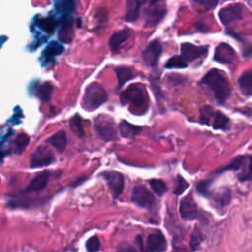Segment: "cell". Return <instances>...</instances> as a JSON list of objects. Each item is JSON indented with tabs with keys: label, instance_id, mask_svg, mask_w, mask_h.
Wrapping results in <instances>:
<instances>
[{
	"label": "cell",
	"instance_id": "obj_33",
	"mask_svg": "<svg viewBox=\"0 0 252 252\" xmlns=\"http://www.w3.org/2000/svg\"><path fill=\"white\" fill-rule=\"evenodd\" d=\"M189 184L188 182L180 175L177 176L176 181H175V186H174V194L175 195H181L187 188Z\"/></svg>",
	"mask_w": 252,
	"mask_h": 252
},
{
	"label": "cell",
	"instance_id": "obj_31",
	"mask_svg": "<svg viewBox=\"0 0 252 252\" xmlns=\"http://www.w3.org/2000/svg\"><path fill=\"white\" fill-rule=\"evenodd\" d=\"M53 86L50 83H43L39 87L38 95L42 100H48L50 98V94H52Z\"/></svg>",
	"mask_w": 252,
	"mask_h": 252
},
{
	"label": "cell",
	"instance_id": "obj_35",
	"mask_svg": "<svg viewBox=\"0 0 252 252\" xmlns=\"http://www.w3.org/2000/svg\"><path fill=\"white\" fill-rule=\"evenodd\" d=\"M86 247H87V250L89 252H96V251H98V249L100 247L99 239L96 236H92L91 238L88 239V241L86 243Z\"/></svg>",
	"mask_w": 252,
	"mask_h": 252
},
{
	"label": "cell",
	"instance_id": "obj_17",
	"mask_svg": "<svg viewBox=\"0 0 252 252\" xmlns=\"http://www.w3.org/2000/svg\"><path fill=\"white\" fill-rule=\"evenodd\" d=\"M130 34H131V31H129L128 29L121 30V31H118V32H115L114 33H112L109 38L110 48L113 51H117L118 48L120 47V45L122 43H124L130 37Z\"/></svg>",
	"mask_w": 252,
	"mask_h": 252
},
{
	"label": "cell",
	"instance_id": "obj_30",
	"mask_svg": "<svg viewBox=\"0 0 252 252\" xmlns=\"http://www.w3.org/2000/svg\"><path fill=\"white\" fill-rule=\"evenodd\" d=\"M187 67V63L180 57V55H174L170 59H168L165 63V68H185Z\"/></svg>",
	"mask_w": 252,
	"mask_h": 252
},
{
	"label": "cell",
	"instance_id": "obj_13",
	"mask_svg": "<svg viewBox=\"0 0 252 252\" xmlns=\"http://www.w3.org/2000/svg\"><path fill=\"white\" fill-rule=\"evenodd\" d=\"M236 57V53L234 49L227 43H220L216 49L214 54V59L222 64H231Z\"/></svg>",
	"mask_w": 252,
	"mask_h": 252
},
{
	"label": "cell",
	"instance_id": "obj_15",
	"mask_svg": "<svg viewBox=\"0 0 252 252\" xmlns=\"http://www.w3.org/2000/svg\"><path fill=\"white\" fill-rule=\"evenodd\" d=\"M148 252H163L166 249L167 243L163 234L159 231L151 233L146 241Z\"/></svg>",
	"mask_w": 252,
	"mask_h": 252
},
{
	"label": "cell",
	"instance_id": "obj_24",
	"mask_svg": "<svg viewBox=\"0 0 252 252\" xmlns=\"http://www.w3.org/2000/svg\"><path fill=\"white\" fill-rule=\"evenodd\" d=\"M59 39L64 42H70L73 38V27L71 22L65 23L62 28L60 29V32L58 33Z\"/></svg>",
	"mask_w": 252,
	"mask_h": 252
},
{
	"label": "cell",
	"instance_id": "obj_29",
	"mask_svg": "<svg viewBox=\"0 0 252 252\" xmlns=\"http://www.w3.org/2000/svg\"><path fill=\"white\" fill-rule=\"evenodd\" d=\"M70 127H71V130L75 133V135L80 136V137L84 136L85 131H84V128H83L80 116L75 115L74 117L71 118V120H70Z\"/></svg>",
	"mask_w": 252,
	"mask_h": 252
},
{
	"label": "cell",
	"instance_id": "obj_22",
	"mask_svg": "<svg viewBox=\"0 0 252 252\" xmlns=\"http://www.w3.org/2000/svg\"><path fill=\"white\" fill-rule=\"evenodd\" d=\"M144 2L140 1H128L127 2V10H126V21L135 22L139 17V11Z\"/></svg>",
	"mask_w": 252,
	"mask_h": 252
},
{
	"label": "cell",
	"instance_id": "obj_12",
	"mask_svg": "<svg viewBox=\"0 0 252 252\" xmlns=\"http://www.w3.org/2000/svg\"><path fill=\"white\" fill-rule=\"evenodd\" d=\"M162 51V46L159 40L156 39L149 43V45L145 48V50L142 53V58L145 64L148 66H156L158 63V60L159 58V55Z\"/></svg>",
	"mask_w": 252,
	"mask_h": 252
},
{
	"label": "cell",
	"instance_id": "obj_25",
	"mask_svg": "<svg viewBox=\"0 0 252 252\" xmlns=\"http://www.w3.org/2000/svg\"><path fill=\"white\" fill-rule=\"evenodd\" d=\"M213 200L215 201L216 204L223 207L225 205H227L230 201V193L227 189H221L220 191H218L214 197H213Z\"/></svg>",
	"mask_w": 252,
	"mask_h": 252
},
{
	"label": "cell",
	"instance_id": "obj_38",
	"mask_svg": "<svg viewBox=\"0 0 252 252\" xmlns=\"http://www.w3.org/2000/svg\"><path fill=\"white\" fill-rule=\"evenodd\" d=\"M209 186H210V182H208V181H200L196 185V189H197L198 193L207 196L209 194Z\"/></svg>",
	"mask_w": 252,
	"mask_h": 252
},
{
	"label": "cell",
	"instance_id": "obj_20",
	"mask_svg": "<svg viewBox=\"0 0 252 252\" xmlns=\"http://www.w3.org/2000/svg\"><path fill=\"white\" fill-rule=\"evenodd\" d=\"M47 143L57 149L59 152L64 151L67 145V136L64 130H59L47 139Z\"/></svg>",
	"mask_w": 252,
	"mask_h": 252
},
{
	"label": "cell",
	"instance_id": "obj_11",
	"mask_svg": "<svg viewBox=\"0 0 252 252\" xmlns=\"http://www.w3.org/2000/svg\"><path fill=\"white\" fill-rule=\"evenodd\" d=\"M207 52H208L207 46H198L189 42H185L181 44L180 57L187 63L189 61H193L202 56H205Z\"/></svg>",
	"mask_w": 252,
	"mask_h": 252
},
{
	"label": "cell",
	"instance_id": "obj_27",
	"mask_svg": "<svg viewBox=\"0 0 252 252\" xmlns=\"http://www.w3.org/2000/svg\"><path fill=\"white\" fill-rule=\"evenodd\" d=\"M38 26H39V28H40L42 31L51 33V32L55 30L56 21H55L52 17L41 18V19L39 20V22H38Z\"/></svg>",
	"mask_w": 252,
	"mask_h": 252
},
{
	"label": "cell",
	"instance_id": "obj_8",
	"mask_svg": "<svg viewBox=\"0 0 252 252\" xmlns=\"http://www.w3.org/2000/svg\"><path fill=\"white\" fill-rule=\"evenodd\" d=\"M131 200L136 205L143 208H151L155 203V198L152 193L143 186H135L133 188Z\"/></svg>",
	"mask_w": 252,
	"mask_h": 252
},
{
	"label": "cell",
	"instance_id": "obj_40",
	"mask_svg": "<svg viewBox=\"0 0 252 252\" xmlns=\"http://www.w3.org/2000/svg\"><path fill=\"white\" fill-rule=\"evenodd\" d=\"M118 252H138L136 250V248L132 247V246H126V247H122L118 250Z\"/></svg>",
	"mask_w": 252,
	"mask_h": 252
},
{
	"label": "cell",
	"instance_id": "obj_32",
	"mask_svg": "<svg viewBox=\"0 0 252 252\" xmlns=\"http://www.w3.org/2000/svg\"><path fill=\"white\" fill-rule=\"evenodd\" d=\"M29 141H30V138L28 135L24 134V133H21L17 136L16 138V141H15V145H16V149H17V152L20 153L22 151H24L26 149V147L28 146L29 144Z\"/></svg>",
	"mask_w": 252,
	"mask_h": 252
},
{
	"label": "cell",
	"instance_id": "obj_28",
	"mask_svg": "<svg viewBox=\"0 0 252 252\" xmlns=\"http://www.w3.org/2000/svg\"><path fill=\"white\" fill-rule=\"evenodd\" d=\"M149 184L154 192L158 196H162L167 191L166 184L160 179H151L149 181Z\"/></svg>",
	"mask_w": 252,
	"mask_h": 252
},
{
	"label": "cell",
	"instance_id": "obj_16",
	"mask_svg": "<svg viewBox=\"0 0 252 252\" xmlns=\"http://www.w3.org/2000/svg\"><path fill=\"white\" fill-rule=\"evenodd\" d=\"M49 178V172L48 171H42L39 174L35 175L32 181L29 183V185L26 188V192H34L43 189L48 181Z\"/></svg>",
	"mask_w": 252,
	"mask_h": 252
},
{
	"label": "cell",
	"instance_id": "obj_21",
	"mask_svg": "<svg viewBox=\"0 0 252 252\" xmlns=\"http://www.w3.org/2000/svg\"><path fill=\"white\" fill-rule=\"evenodd\" d=\"M115 73L118 79L119 87H122L126 82L131 80L135 76L134 69L128 66H119L115 69Z\"/></svg>",
	"mask_w": 252,
	"mask_h": 252
},
{
	"label": "cell",
	"instance_id": "obj_34",
	"mask_svg": "<svg viewBox=\"0 0 252 252\" xmlns=\"http://www.w3.org/2000/svg\"><path fill=\"white\" fill-rule=\"evenodd\" d=\"M203 239L202 233L198 228H195V230L192 233L191 236V240H190V247L192 250H196L198 248V246L201 244Z\"/></svg>",
	"mask_w": 252,
	"mask_h": 252
},
{
	"label": "cell",
	"instance_id": "obj_4",
	"mask_svg": "<svg viewBox=\"0 0 252 252\" xmlns=\"http://www.w3.org/2000/svg\"><path fill=\"white\" fill-rule=\"evenodd\" d=\"M233 170L237 172V177L240 181L252 180V156L244 155L236 157L222 170Z\"/></svg>",
	"mask_w": 252,
	"mask_h": 252
},
{
	"label": "cell",
	"instance_id": "obj_1",
	"mask_svg": "<svg viewBox=\"0 0 252 252\" xmlns=\"http://www.w3.org/2000/svg\"><path fill=\"white\" fill-rule=\"evenodd\" d=\"M201 84L205 85L215 95L220 103H224L230 95V85L220 70L211 69L201 80Z\"/></svg>",
	"mask_w": 252,
	"mask_h": 252
},
{
	"label": "cell",
	"instance_id": "obj_6",
	"mask_svg": "<svg viewBox=\"0 0 252 252\" xmlns=\"http://www.w3.org/2000/svg\"><path fill=\"white\" fill-rule=\"evenodd\" d=\"M166 6L163 1L150 2L145 9V26L155 27L165 16Z\"/></svg>",
	"mask_w": 252,
	"mask_h": 252
},
{
	"label": "cell",
	"instance_id": "obj_7",
	"mask_svg": "<svg viewBox=\"0 0 252 252\" xmlns=\"http://www.w3.org/2000/svg\"><path fill=\"white\" fill-rule=\"evenodd\" d=\"M55 160L53 153L46 147L41 146L37 148L33 154L32 155L31 158V167L37 168L48 165Z\"/></svg>",
	"mask_w": 252,
	"mask_h": 252
},
{
	"label": "cell",
	"instance_id": "obj_5",
	"mask_svg": "<svg viewBox=\"0 0 252 252\" xmlns=\"http://www.w3.org/2000/svg\"><path fill=\"white\" fill-rule=\"evenodd\" d=\"M94 129L97 135L104 141L116 139V129L113 119L108 115H98L94 119Z\"/></svg>",
	"mask_w": 252,
	"mask_h": 252
},
{
	"label": "cell",
	"instance_id": "obj_3",
	"mask_svg": "<svg viewBox=\"0 0 252 252\" xmlns=\"http://www.w3.org/2000/svg\"><path fill=\"white\" fill-rule=\"evenodd\" d=\"M120 99L123 103H131L136 109H144L147 103V93L142 85L133 84L122 92Z\"/></svg>",
	"mask_w": 252,
	"mask_h": 252
},
{
	"label": "cell",
	"instance_id": "obj_9",
	"mask_svg": "<svg viewBox=\"0 0 252 252\" xmlns=\"http://www.w3.org/2000/svg\"><path fill=\"white\" fill-rule=\"evenodd\" d=\"M243 13V6L240 4H231L219 11V19L220 22L227 26L230 23L241 19Z\"/></svg>",
	"mask_w": 252,
	"mask_h": 252
},
{
	"label": "cell",
	"instance_id": "obj_19",
	"mask_svg": "<svg viewBox=\"0 0 252 252\" xmlns=\"http://www.w3.org/2000/svg\"><path fill=\"white\" fill-rule=\"evenodd\" d=\"M239 88L243 94L252 95V69L241 74L238 80Z\"/></svg>",
	"mask_w": 252,
	"mask_h": 252
},
{
	"label": "cell",
	"instance_id": "obj_2",
	"mask_svg": "<svg viewBox=\"0 0 252 252\" xmlns=\"http://www.w3.org/2000/svg\"><path fill=\"white\" fill-rule=\"evenodd\" d=\"M107 99V94L101 85L92 83L85 91L83 97V106L88 110H94L100 106Z\"/></svg>",
	"mask_w": 252,
	"mask_h": 252
},
{
	"label": "cell",
	"instance_id": "obj_39",
	"mask_svg": "<svg viewBox=\"0 0 252 252\" xmlns=\"http://www.w3.org/2000/svg\"><path fill=\"white\" fill-rule=\"evenodd\" d=\"M196 4L206 6V9H213L217 4L218 1H209V0H201V1H195Z\"/></svg>",
	"mask_w": 252,
	"mask_h": 252
},
{
	"label": "cell",
	"instance_id": "obj_23",
	"mask_svg": "<svg viewBox=\"0 0 252 252\" xmlns=\"http://www.w3.org/2000/svg\"><path fill=\"white\" fill-rule=\"evenodd\" d=\"M119 131H120V134L123 137H125V138H133L134 136H136L141 131V127L132 125V124L128 123L127 121L123 120L119 124Z\"/></svg>",
	"mask_w": 252,
	"mask_h": 252
},
{
	"label": "cell",
	"instance_id": "obj_36",
	"mask_svg": "<svg viewBox=\"0 0 252 252\" xmlns=\"http://www.w3.org/2000/svg\"><path fill=\"white\" fill-rule=\"evenodd\" d=\"M214 110L211 106H204L201 109V120L204 123H209L210 118L213 116Z\"/></svg>",
	"mask_w": 252,
	"mask_h": 252
},
{
	"label": "cell",
	"instance_id": "obj_10",
	"mask_svg": "<svg viewBox=\"0 0 252 252\" xmlns=\"http://www.w3.org/2000/svg\"><path fill=\"white\" fill-rule=\"evenodd\" d=\"M102 176L106 180L113 198H118L124 187L123 175L117 171H106L102 173Z\"/></svg>",
	"mask_w": 252,
	"mask_h": 252
},
{
	"label": "cell",
	"instance_id": "obj_18",
	"mask_svg": "<svg viewBox=\"0 0 252 252\" xmlns=\"http://www.w3.org/2000/svg\"><path fill=\"white\" fill-rule=\"evenodd\" d=\"M63 50L64 48L60 43L56 41H51L42 51V59L44 62H49L53 60L57 55H59Z\"/></svg>",
	"mask_w": 252,
	"mask_h": 252
},
{
	"label": "cell",
	"instance_id": "obj_14",
	"mask_svg": "<svg viewBox=\"0 0 252 252\" xmlns=\"http://www.w3.org/2000/svg\"><path fill=\"white\" fill-rule=\"evenodd\" d=\"M179 213L184 220H194L198 217V207L191 195L183 198L179 205Z\"/></svg>",
	"mask_w": 252,
	"mask_h": 252
},
{
	"label": "cell",
	"instance_id": "obj_37",
	"mask_svg": "<svg viewBox=\"0 0 252 252\" xmlns=\"http://www.w3.org/2000/svg\"><path fill=\"white\" fill-rule=\"evenodd\" d=\"M74 2L72 1H60L56 2V9L59 11H71L74 8Z\"/></svg>",
	"mask_w": 252,
	"mask_h": 252
},
{
	"label": "cell",
	"instance_id": "obj_26",
	"mask_svg": "<svg viewBox=\"0 0 252 252\" xmlns=\"http://www.w3.org/2000/svg\"><path fill=\"white\" fill-rule=\"evenodd\" d=\"M229 119L226 115L221 112H217L213 119V127L214 129H225L227 128Z\"/></svg>",
	"mask_w": 252,
	"mask_h": 252
}]
</instances>
